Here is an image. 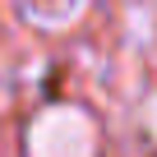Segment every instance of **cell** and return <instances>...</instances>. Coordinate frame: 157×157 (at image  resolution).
<instances>
[{"mask_svg":"<svg viewBox=\"0 0 157 157\" xmlns=\"http://www.w3.org/2000/svg\"><path fill=\"white\" fill-rule=\"evenodd\" d=\"M23 148H28V157H97L102 152V129L83 106L56 102V106H42L28 120Z\"/></svg>","mask_w":157,"mask_h":157,"instance_id":"1","label":"cell"},{"mask_svg":"<svg viewBox=\"0 0 157 157\" xmlns=\"http://www.w3.org/2000/svg\"><path fill=\"white\" fill-rule=\"evenodd\" d=\"M139 129L157 143V93H148V97L139 102Z\"/></svg>","mask_w":157,"mask_h":157,"instance_id":"2","label":"cell"}]
</instances>
